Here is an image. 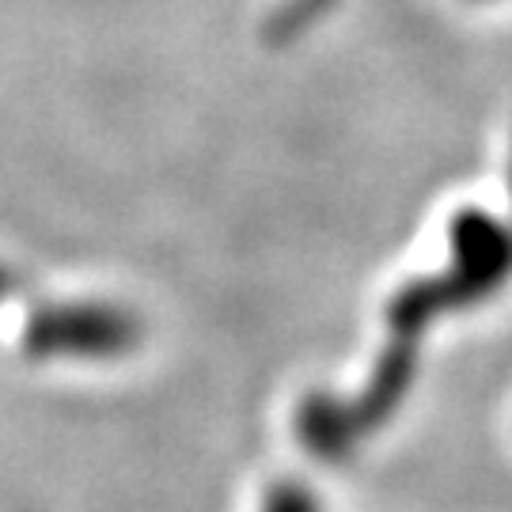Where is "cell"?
I'll return each instance as SVG.
<instances>
[{
	"label": "cell",
	"instance_id": "2",
	"mask_svg": "<svg viewBox=\"0 0 512 512\" xmlns=\"http://www.w3.org/2000/svg\"><path fill=\"white\" fill-rule=\"evenodd\" d=\"M262 512H315V501H311L300 482H285V486H277L274 494L266 497Z\"/></svg>",
	"mask_w": 512,
	"mask_h": 512
},
{
	"label": "cell",
	"instance_id": "1",
	"mask_svg": "<svg viewBox=\"0 0 512 512\" xmlns=\"http://www.w3.org/2000/svg\"><path fill=\"white\" fill-rule=\"evenodd\" d=\"M452 262L448 270L414 281L391 308V349L384 353V368L368 387V406L380 414L395 403L399 387L414 368V346L421 330L444 311L467 308L482 296L501 289L512 274V228L490 217L486 209H463L452 220Z\"/></svg>",
	"mask_w": 512,
	"mask_h": 512
}]
</instances>
